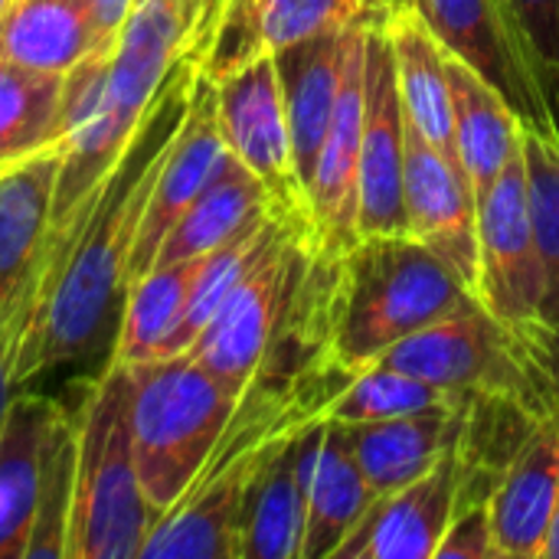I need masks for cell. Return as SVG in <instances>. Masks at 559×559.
Here are the masks:
<instances>
[{"label":"cell","instance_id":"1","mask_svg":"<svg viewBox=\"0 0 559 559\" xmlns=\"http://www.w3.org/2000/svg\"><path fill=\"white\" fill-rule=\"evenodd\" d=\"M193 79L197 62L183 56L164 79L118 164L95 187L69 229L49 246L36 308L13 354L10 373L16 390L59 367L95 357L102 341L115 337L131 285L128 262L141 216L187 118Z\"/></svg>","mask_w":559,"mask_h":559},{"label":"cell","instance_id":"2","mask_svg":"<svg viewBox=\"0 0 559 559\" xmlns=\"http://www.w3.org/2000/svg\"><path fill=\"white\" fill-rule=\"evenodd\" d=\"M475 301L465 282L413 236H364L337 259L311 252L305 275L321 357L350 377L403 337Z\"/></svg>","mask_w":559,"mask_h":559},{"label":"cell","instance_id":"3","mask_svg":"<svg viewBox=\"0 0 559 559\" xmlns=\"http://www.w3.org/2000/svg\"><path fill=\"white\" fill-rule=\"evenodd\" d=\"M183 56H190L183 23L160 3H138L108 46L66 72V131L52 197V242L118 164L164 79Z\"/></svg>","mask_w":559,"mask_h":559},{"label":"cell","instance_id":"4","mask_svg":"<svg viewBox=\"0 0 559 559\" xmlns=\"http://www.w3.org/2000/svg\"><path fill=\"white\" fill-rule=\"evenodd\" d=\"M128 396L131 370L118 360H108L82 393L66 559H138L157 524L134 465Z\"/></svg>","mask_w":559,"mask_h":559},{"label":"cell","instance_id":"5","mask_svg":"<svg viewBox=\"0 0 559 559\" xmlns=\"http://www.w3.org/2000/svg\"><path fill=\"white\" fill-rule=\"evenodd\" d=\"M128 426L141 488L167 514L216 449L242 393L210 373L197 357L174 354L128 367Z\"/></svg>","mask_w":559,"mask_h":559},{"label":"cell","instance_id":"6","mask_svg":"<svg viewBox=\"0 0 559 559\" xmlns=\"http://www.w3.org/2000/svg\"><path fill=\"white\" fill-rule=\"evenodd\" d=\"M377 364L452 393L518 396L537 409H554L540 406V396L557 400V393L527 357L524 344L501 321H495L481 301L403 337L386 354H380Z\"/></svg>","mask_w":559,"mask_h":559},{"label":"cell","instance_id":"7","mask_svg":"<svg viewBox=\"0 0 559 559\" xmlns=\"http://www.w3.org/2000/svg\"><path fill=\"white\" fill-rule=\"evenodd\" d=\"M308 265V236L301 226H288L259 265L226 295L187 354L223 383L246 393L295 311Z\"/></svg>","mask_w":559,"mask_h":559},{"label":"cell","instance_id":"8","mask_svg":"<svg viewBox=\"0 0 559 559\" xmlns=\"http://www.w3.org/2000/svg\"><path fill=\"white\" fill-rule=\"evenodd\" d=\"M544 298L547 275L534 233L527 167L521 147V154L478 200V301L524 344L527 357L534 360Z\"/></svg>","mask_w":559,"mask_h":559},{"label":"cell","instance_id":"9","mask_svg":"<svg viewBox=\"0 0 559 559\" xmlns=\"http://www.w3.org/2000/svg\"><path fill=\"white\" fill-rule=\"evenodd\" d=\"M213 85L219 128L233 157L262 180L275 213L298 223L311 236L308 193L295 167L292 128L272 52L246 62L242 69L223 75Z\"/></svg>","mask_w":559,"mask_h":559},{"label":"cell","instance_id":"10","mask_svg":"<svg viewBox=\"0 0 559 559\" xmlns=\"http://www.w3.org/2000/svg\"><path fill=\"white\" fill-rule=\"evenodd\" d=\"M59 167L62 144L0 174V350L10 357V370L49 265Z\"/></svg>","mask_w":559,"mask_h":559},{"label":"cell","instance_id":"11","mask_svg":"<svg viewBox=\"0 0 559 559\" xmlns=\"http://www.w3.org/2000/svg\"><path fill=\"white\" fill-rule=\"evenodd\" d=\"M406 111L383 20L367 33L364 59V131L357 174V236H409L403 200Z\"/></svg>","mask_w":559,"mask_h":559},{"label":"cell","instance_id":"12","mask_svg":"<svg viewBox=\"0 0 559 559\" xmlns=\"http://www.w3.org/2000/svg\"><path fill=\"white\" fill-rule=\"evenodd\" d=\"M364 23L350 33L344 79L328 124L314 177L308 183V219H311V252L321 259L344 255L357 236V174H360V131H364V59L367 33Z\"/></svg>","mask_w":559,"mask_h":559},{"label":"cell","instance_id":"13","mask_svg":"<svg viewBox=\"0 0 559 559\" xmlns=\"http://www.w3.org/2000/svg\"><path fill=\"white\" fill-rule=\"evenodd\" d=\"M233 151L223 138L219 115H216V85L197 69L187 118L177 131L174 147L164 157V167L154 180L147 210L141 216V229L131 249L128 278H141L154 269V259L167 239V233L177 226V219L197 203V197L223 174Z\"/></svg>","mask_w":559,"mask_h":559},{"label":"cell","instance_id":"14","mask_svg":"<svg viewBox=\"0 0 559 559\" xmlns=\"http://www.w3.org/2000/svg\"><path fill=\"white\" fill-rule=\"evenodd\" d=\"M403 200L409 236L442 259L478 298V200L465 170L406 118Z\"/></svg>","mask_w":559,"mask_h":559},{"label":"cell","instance_id":"15","mask_svg":"<svg viewBox=\"0 0 559 559\" xmlns=\"http://www.w3.org/2000/svg\"><path fill=\"white\" fill-rule=\"evenodd\" d=\"M465 478L468 468L455 449L423 478L380 495L331 559H436L462 508Z\"/></svg>","mask_w":559,"mask_h":559},{"label":"cell","instance_id":"16","mask_svg":"<svg viewBox=\"0 0 559 559\" xmlns=\"http://www.w3.org/2000/svg\"><path fill=\"white\" fill-rule=\"evenodd\" d=\"M413 7L426 20L439 46L485 75L508 98L524 124L554 131L547 102L531 69L524 66L495 0H413Z\"/></svg>","mask_w":559,"mask_h":559},{"label":"cell","instance_id":"17","mask_svg":"<svg viewBox=\"0 0 559 559\" xmlns=\"http://www.w3.org/2000/svg\"><path fill=\"white\" fill-rule=\"evenodd\" d=\"M557 504L559 406H554L534 423L488 498L498 559H544Z\"/></svg>","mask_w":559,"mask_h":559},{"label":"cell","instance_id":"18","mask_svg":"<svg viewBox=\"0 0 559 559\" xmlns=\"http://www.w3.org/2000/svg\"><path fill=\"white\" fill-rule=\"evenodd\" d=\"M472 400L455 403V406L423 409V413L400 416V419L341 426V432H344L367 485L377 491V498L423 478L449 452H455L462 445Z\"/></svg>","mask_w":559,"mask_h":559},{"label":"cell","instance_id":"19","mask_svg":"<svg viewBox=\"0 0 559 559\" xmlns=\"http://www.w3.org/2000/svg\"><path fill=\"white\" fill-rule=\"evenodd\" d=\"M377 491L367 485L341 426L318 419L305 445V550L301 559H331L364 521Z\"/></svg>","mask_w":559,"mask_h":559},{"label":"cell","instance_id":"20","mask_svg":"<svg viewBox=\"0 0 559 559\" xmlns=\"http://www.w3.org/2000/svg\"><path fill=\"white\" fill-rule=\"evenodd\" d=\"M354 29L311 36V39H301V43H292V46L272 52L278 82H282L288 128H292L295 167L305 183V193L314 177V164H318L328 124L334 118L344 62H347V43H350Z\"/></svg>","mask_w":559,"mask_h":559},{"label":"cell","instance_id":"21","mask_svg":"<svg viewBox=\"0 0 559 559\" xmlns=\"http://www.w3.org/2000/svg\"><path fill=\"white\" fill-rule=\"evenodd\" d=\"M442 59L452 92L455 154L472 183L475 200H481L488 187L504 174V167L521 154L524 121L508 105V98L465 59L449 49H442Z\"/></svg>","mask_w":559,"mask_h":559},{"label":"cell","instance_id":"22","mask_svg":"<svg viewBox=\"0 0 559 559\" xmlns=\"http://www.w3.org/2000/svg\"><path fill=\"white\" fill-rule=\"evenodd\" d=\"M59 400L16 390L0 429V559H23L33 537L43 449Z\"/></svg>","mask_w":559,"mask_h":559},{"label":"cell","instance_id":"23","mask_svg":"<svg viewBox=\"0 0 559 559\" xmlns=\"http://www.w3.org/2000/svg\"><path fill=\"white\" fill-rule=\"evenodd\" d=\"M383 29L390 39L396 88L406 118L439 154L459 164L455 128H452V92H449L439 39L432 36V29L426 26V20L416 13L413 3H396L383 16Z\"/></svg>","mask_w":559,"mask_h":559},{"label":"cell","instance_id":"24","mask_svg":"<svg viewBox=\"0 0 559 559\" xmlns=\"http://www.w3.org/2000/svg\"><path fill=\"white\" fill-rule=\"evenodd\" d=\"M108 46L92 0H10L0 16V59L66 75Z\"/></svg>","mask_w":559,"mask_h":559},{"label":"cell","instance_id":"25","mask_svg":"<svg viewBox=\"0 0 559 559\" xmlns=\"http://www.w3.org/2000/svg\"><path fill=\"white\" fill-rule=\"evenodd\" d=\"M272 213H275V206H272V197L262 187V180L246 164L229 157L223 174L197 197V203L167 233L154 265L203 259Z\"/></svg>","mask_w":559,"mask_h":559},{"label":"cell","instance_id":"26","mask_svg":"<svg viewBox=\"0 0 559 559\" xmlns=\"http://www.w3.org/2000/svg\"><path fill=\"white\" fill-rule=\"evenodd\" d=\"M308 429L292 436L252 485L242 514V559H301Z\"/></svg>","mask_w":559,"mask_h":559},{"label":"cell","instance_id":"27","mask_svg":"<svg viewBox=\"0 0 559 559\" xmlns=\"http://www.w3.org/2000/svg\"><path fill=\"white\" fill-rule=\"evenodd\" d=\"M524 167L534 213V233L547 275V298L534 364L559 400V138L547 128L524 124Z\"/></svg>","mask_w":559,"mask_h":559},{"label":"cell","instance_id":"28","mask_svg":"<svg viewBox=\"0 0 559 559\" xmlns=\"http://www.w3.org/2000/svg\"><path fill=\"white\" fill-rule=\"evenodd\" d=\"M66 75L0 59V174L62 144Z\"/></svg>","mask_w":559,"mask_h":559},{"label":"cell","instance_id":"29","mask_svg":"<svg viewBox=\"0 0 559 559\" xmlns=\"http://www.w3.org/2000/svg\"><path fill=\"white\" fill-rule=\"evenodd\" d=\"M203 259H183L170 265H154L128 285L118 331L111 341V357L124 367L157 360L183 314L190 285Z\"/></svg>","mask_w":559,"mask_h":559},{"label":"cell","instance_id":"30","mask_svg":"<svg viewBox=\"0 0 559 559\" xmlns=\"http://www.w3.org/2000/svg\"><path fill=\"white\" fill-rule=\"evenodd\" d=\"M478 393H452L442 386H432L426 380H416L409 373H400L383 364H370L331 400L324 419L337 426H357V423H383L413 416L436 406H455Z\"/></svg>","mask_w":559,"mask_h":559},{"label":"cell","instance_id":"31","mask_svg":"<svg viewBox=\"0 0 559 559\" xmlns=\"http://www.w3.org/2000/svg\"><path fill=\"white\" fill-rule=\"evenodd\" d=\"M75 459H79V419L75 409H69L59 400L43 449L39 511L23 559H66V534H69L72 495H75Z\"/></svg>","mask_w":559,"mask_h":559},{"label":"cell","instance_id":"32","mask_svg":"<svg viewBox=\"0 0 559 559\" xmlns=\"http://www.w3.org/2000/svg\"><path fill=\"white\" fill-rule=\"evenodd\" d=\"M396 0H272L262 13V52H278L292 43L344 33L364 23H380Z\"/></svg>","mask_w":559,"mask_h":559},{"label":"cell","instance_id":"33","mask_svg":"<svg viewBox=\"0 0 559 559\" xmlns=\"http://www.w3.org/2000/svg\"><path fill=\"white\" fill-rule=\"evenodd\" d=\"M559 138V0H495Z\"/></svg>","mask_w":559,"mask_h":559},{"label":"cell","instance_id":"34","mask_svg":"<svg viewBox=\"0 0 559 559\" xmlns=\"http://www.w3.org/2000/svg\"><path fill=\"white\" fill-rule=\"evenodd\" d=\"M269 3L272 0H219V10L197 56V69L210 82H219L223 75L265 56L259 43V26Z\"/></svg>","mask_w":559,"mask_h":559},{"label":"cell","instance_id":"35","mask_svg":"<svg viewBox=\"0 0 559 559\" xmlns=\"http://www.w3.org/2000/svg\"><path fill=\"white\" fill-rule=\"evenodd\" d=\"M436 559H498L488 501H475L452 518Z\"/></svg>","mask_w":559,"mask_h":559},{"label":"cell","instance_id":"36","mask_svg":"<svg viewBox=\"0 0 559 559\" xmlns=\"http://www.w3.org/2000/svg\"><path fill=\"white\" fill-rule=\"evenodd\" d=\"M92 3H95V23L105 43L118 36V29L128 23L131 10L138 7V0H92Z\"/></svg>","mask_w":559,"mask_h":559},{"label":"cell","instance_id":"37","mask_svg":"<svg viewBox=\"0 0 559 559\" xmlns=\"http://www.w3.org/2000/svg\"><path fill=\"white\" fill-rule=\"evenodd\" d=\"M13 396H16V386H13V377H10V357L0 350V429H3V419L10 413Z\"/></svg>","mask_w":559,"mask_h":559},{"label":"cell","instance_id":"38","mask_svg":"<svg viewBox=\"0 0 559 559\" xmlns=\"http://www.w3.org/2000/svg\"><path fill=\"white\" fill-rule=\"evenodd\" d=\"M544 559H559V504H557V518H554V527H550V537H547V554Z\"/></svg>","mask_w":559,"mask_h":559},{"label":"cell","instance_id":"39","mask_svg":"<svg viewBox=\"0 0 559 559\" xmlns=\"http://www.w3.org/2000/svg\"><path fill=\"white\" fill-rule=\"evenodd\" d=\"M7 3H10V0H0V16H3V10H7Z\"/></svg>","mask_w":559,"mask_h":559},{"label":"cell","instance_id":"40","mask_svg":"<svg viewBox=\"0 0 559 559\" xmlns=\"http://www.w3.org/2000/svg\"><path fill=\"white\" fill-rule=\"evenodd\" d=\"M396 3H403V0H396Z\"/></svg>","mask_w":559,"mask_h":559}]
</instances>
